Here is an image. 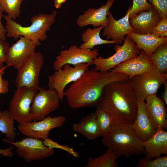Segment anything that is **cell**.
<instances>
[{
	"label": "cell",
	"instance_id": "35",
	"mask_svg": "<svg viewBox=\"0 0 167 167\" xmlns=\"http://www.w3.org/2000/svg\"><path fill=\"white\" fill-rule=\"evenodd\" d=\"M7 68L6 66H4L0 69V94H4L9 91V81L7 79H4L2 78V75L5 73V70ZM2 112L0 110V116Z\"/></svg>",
	"mask_w": 167,
	"mask_h": 167
},
{
	"label": "cell",
	"instance_id": "15",
	"mask_svg": "<svg viewBox=\"0 0 167 167\" xmlns=\"http://www.w3.org/2000/svg\"><path fill=\"white\" fill-rule=\"evenodd\" d=\"M156 67L144 51L141 49L140 54L137 57L121 63L111 71L125 74L131 79L135 75L148 72Z\"/></svg>",
	"mask_w": 167,
	"mask_h": 167
},
{
	"label": "cell",
	"instance_id": "4",
	"mask_svg": "<svg viewBox=\"0 0 167 167\" xmlns=\"http://www.w3.org/2000/svg\"><path fill=\"white\" fill-rule=\"evenodd\" d=\"M57 11L50 14L40 13L31 19V24L24 27L16 22L8 15H3L6 22L5 28L6 36L17 40L21 36L27 37L35 42L37 46L41 45L40 41L47 38V32L56 21Z\"/></svg>",
	"mask_w": 167,
	"mask_h": 167
},
{
	"label": "cell",
	"instance_id": "24",
	"mask_svg": "<svg viewBox=\"0 0 167 167\" xmlns=\"http://www.w3.org/2000/svg\"><path fill=\"white\" fill-rule=\"evenodd\" d=\"M104 27L103 26H101L93 29L88 28L84 31L81 35L82 40L84 43L81 44L79 47L84 49L92 50L96 45L115 44L112 40H104L101 37L100 32Z\"/></svg>",
	"mask_w": 167,
	"mask_h": 167
},
{
	"label": "cell",
	"instance_id": "11",
	"mask_svg": "<svg viewBox=\"0 0 167 167\" xmlns=\"http://www.w3.org/2000/svg\"><path fill=\"white\" fill-rule=\"evenodd\" d=\"M60 98L54 90L39 87L31 106L32 121H39L46 117L59 107Z\"/></svg>",
	"mask_w": 167,
	"mask_h": 167
},
{
	"label": "cell",
	"instance_id": "30",
	"mask_svg": "<svg viewBox=\"0 0 167 167\" xmlns=\"http://www.w3.org/2000/svg\"><path fill=\"white\" fill-rule=\"evenodd\" d=\"M137 167H167V156H160L153 160L146 157L140 158L138 161Z\"/></svg>",
	"mask_w": 167,
	"mask_h": 167
},
{
	"label": "cell",
	"instance_id": "37",
	"mask_svg": "<svg viewBox=\"0 0 167 167\" xmlns=\"http://www.w3.org/2000/svg\"><path fill=\"white\" fill-rule=\"evenodd\" d=\"M3 11L0 8V40L5 41L6 39V29L2 22L3 17Z\"/></svg>",
	"mask_w": 167,
	"mask_h": 167
},
{
	"label": "cell",
	"instance_id": "32",
	"mask_svg": "<svg viewBox=\"0 0 167 167\" xmlns=\"http://www.w3.org/2000/svg\"><path fill=\"white\" fill-rule=\"evenodd\" d=\"M43 142L45 145L49 148L53 149L54 148L61 149L75 157H79L78 152L75 151L73 148L67 146L60 145L57 142H55L48 138L43 140Z\"/></svg>",
	"mask_w": 167,
	"mask_h": 167
},
{
	"label": "cell",
	"instance_id": "27",
	"mask_svg": "<svg viewBox=\"0 0 167 167\" xmlns=\"http://www.w3.org/2000/svg\"><path fill=\"white\" fill-rule=\"evenodd\" d=\"M96 119L102 136L109 131L116 122L111 116L97 105L95 112Z\"/></svg>",
	"mask_w": 167,
	"mask_h": 167
},
{
	"label": "cell",
	"instance_id": "20",
	"mask_svg": "<svg viewBox=\"0 0 167 167\" xmlns=\"http://www.w3.org/2000/svg\"><path fill=\"white\" fill-rule=\"evenodd\" d=\"M137 105V114L132 124V127L136 136L140 140L144 142L151 137L157 129L148 116L145 107V101L138 100Z\"/></svg>",
	"mask_w": 167,
	"mask_h": 167
},
{
	"label": "cell",
	"instance_id": "5",
	"mask_svg": "<svg viewBox=\"0 0 167 167\" xmlns=\"http://www.w3.org/2000/svg\"><path fill=\"white\" fill-rule=\"evenodd\" d=\"M122 45H116L114 47L115 53L107 58L97 56L93 60L94 69L96 71L106 72L118 65L127 60L137 57L140 50L135 42L127 35L126 36Z\"/></svg>",
	"mask_w": 167,
	"mask_h": 167
},
{
	"label": "cell",
	"instance_id": "23",
	"mask_svg": "<svg viewBox=\"0 0 167 167\" xmlns=\"http://www.w3.org/2000/svg\"><path fill=\"white\" fill-rule=\"evenodd\" d=\"M72 129L74 131L90 140L102 136L94 112L82 118L79 122L74 124Z\"/></svg>",
	"mask_w": 167,
	"mask_h": 167
},
{
	"label": "cell",
	"instance_id": "17",
	"mask_svg": "<svg viewBox=\"0 0 167 167\" xmlns=\"http://www.w3.org/2000/svg\"><path fill=\"white\" fill-rule=\"evenodd\" d=\"M129 7L125 15L116 20L112 14L109 11L107 17L109 20L108 25L104 28L102 35L106 37V40L112 39L115 44H121L125 39V36L134 29L131 26L129 20Z\"/></svg>",
	"mask_w": 167,
	"mask_h": 167
},
{
	"label": "cell",
	"instance_id": "33",
	"mask_svg": "<svg viewBox=\"0 0 167 167\" xmlns=\"http://www.w3.org/2000/svg\"><path fill=\"white\" fill-rule=\"evenodd\" d=\"M158 11L162 18L167 17V0H148Z\"/></svg>",
	"mask_w": 167,
	"mask_h": 167
},
{
	"label": "cell",
	"instance_id": "28",
	"mask_svg": "<svg viewBox=\"0 0 167 167\" xmlns=\"http://www.w3.org/2000/svg\"><path fill=\"white\" fill-rule=\"evenodd\" d=\"M14 121L10 116L8 111L2 112L0 116V131L2 134H5L6 139L9 141H13L16 137Z\"/></svg>",
	"mask_w": 167,
	"mask_h": 167
},
{
	"label": "cell",
	"instance_id": "25",
	"mask_svg": "<svg viewBox=\"0 0 167 167\" xmlns=\"http://www.w3.org/2000/svg\"><path fill=\"white\" fill-rule=\"evenodd\" d=\"M118 156L113 152L107 149L100 156L90 158L85 167H116L118 165L116 161Z\"/></svg>",
	"mask_w": 167,
	"mask_h": 167
},
{
	"label": "cell",
	"instance_id": "19",
	"mask_svg": "<svg viewBox=\"0 0 167 167\" xmlns=\"http://www.w3.org/2000/svg\"><path fill=\"white\" fill-rule=\"evenodd\" d=\"M145 101L147 113L153 126L157 129H166L167 113L165 102L156 95L149 96Z\"/></svg>",
	"mask_w": 167,
	"mask_h": 167
},
{
	"label": "cell",
	"instance_id": "3",
	"mask_svg": "<svg viewBox=\"0 0 167 167\" xmlns=\"http://www.w3.org/2000/svg\"><path fill=\"white\" fill-rule=\"evenodd\" d=\"M102 143L118 157L139 156L144 152L143 142L134 133L132 124L116 122L103 136Z\"/></svg>",
	"mask_w": 167,
	"mask_h": 167
},
{
	"label": "cell",
	"instance_id": "6",
	"mask_svg": "<svg viewBox=\"0 0 167 167\" xmlns=\"http://www.w3.org/2000/svg\"><path fill=\"white\" fill-rule=\"evenodd\" d=\"M38 88L22 87L15 91L8 111L11 118L19 124L32 121L30 113L31 106Z\"/></svg>",
	"mask_w": 167,
	"mask_h": 167
},
{
	"label": "cell",
	"instance_id": "31",
	"mask_svg": "<svg viewBox=\"0 0 167 167\" xmlns=\"http://www.w3.org/2000/svg\"><path fill=\"white\" fill-rule=\"evenodd\" d=\"M132 6H130L129 17L143 11L148 10L153 7L148 0H133Z\"/></svg>",
	"mask_w": 167,
	"mask_h": 167
},
{
	"label": "cell",
	"instance_id": "9",
	"mask_svg": "<svg viewBox=\"0 0 167 167\" xmlns=\"http://www.w3.org/2000/svg\"><path fill=\"white\" fill-rule=\"evenodd\" d=\"M2 140L14 146L17 155L26 162L42 160L54 153V149L45 145L43 140L37 139L27 137L15 142L5 138Z\"/></svg>",
	"mask_w": 167,
	"mask_h": 167
},
{
	"label": "cell",
	"instance_id": "38",
	"mask_svg": "<svg viewBox=\"0 0 167 167\" xmlns=\"http://www.w3.org/2000/svg\"><path fill=\"white\" fill-rule=\"evenodd\" d=\"M13 149V147H12L5 149L0 148V157L1 155L3 156H6L10 158L13 155V153L12 151Z\"/></svg>",
	"mask_w": 167,
	"mask_h": 167
},
{
	"label": "cell",
	"instance_id": "40",
	"mask_svg": "<svg viewBox=\"0 0 167 167\" xmlns=\"http://www.w3.org/2000/svg\"><path fill=\"white\" fill-rule=\"evenodd\" d=\"M66 1V0H54V7L57 9L60 8L62 4Z\"/></svg>",
	"mask_w": 167,
	"mask_h": 167
},
{
	"label": "cell",
	"instance_id": "26",
	"mask_svg": "<svg viewBox=\"0 0 167 167\" xmlns=\"http://www.w3.org/2000/svg\"><path fill=\"white\" fill-rule=\"evenodd\" d=\"M148 57L160 72L167 74V43L160 46Z\"/></svg>",
	"mask_w": 167,
	"mask_h": 167
},
{
	"label": "cell",
	"instance_id": "7",
	"mask_svg": "<svg viewBox=\"0 0 167 167\" xmlns=\"http://www.w3.org/2000/svg\"><path fill=\"white\" fill-rule=\"evenodd\" d=\"M167 74H163L156 67L150 71L135 75L130 79L138 100L144 101L149 96L156 95L160 87L166 81Z\"/></svg>",
	"mask_w": 167,
	"mask_h": 167
},
{
	"label": "cell",
	"instance_id": "8",
	"mask_svg": "<svg viewBox=\"0 0 167 167\" xmlns=\"http://www.w3.org/2000/svg\"><path fill=\"white\" fill-rule=\"evenodd\" d=\"M93 64L83 63L73 67L70 65H64L62 69L56 71L48 76V84L49 89L54 90L62 101L65 96L64 89L68 84L78 79Z\"/></svg>",
	"mask_w": 167,
	"mask_h": 167
},
{
	"label": "cell",
	"instance_id": "10",
	"mask_svg": "<svg viewBox=\"0 0 167 167\" xmlns=\"http://www.w3.org/2000/svg\"><path fill=\"white\" fill-rule=\"evenodd\" d=\"M43 56L35 51L18 69L15 81L16 87L38 88L39 77L43 65Z\"/></svg>",
	"mask_w": 167,
	"mask_h": 167
},
{
	"label": "cell",
	"instance_id": "18",
	"mask_svg": "<svg viewBox=\"0 0 167 167\" xmlns=\"http://www.w3.org/2000/svg\"><path fill=\"white\" fill-rule=\"evenodd\" d=\"M114 0H108L106 3L98 9L89 8L84 13L78 16L76 23L80 27L91 25L94 27L103 26L109 23L107 17L109 10L114 2Z\"/></svg>",
	"mask_w": 167,
	"mask_h": 167
},
{
	"label": "cell",
	"instance_id": "16",
	"mask_svg": "<svg viewBox=\"0 0 167 167\" xmlns=\"http://www.w3.org/2000/svg\"><path fill=\"white\" fill-rule=\"evenodd\" d=\"M157 10L153 7L148 10L142 11L129 18L133 32L144 35L152 33L154 28L162 19Z\"/></svg>",
	"mask_w": 167,
	"mask_h": 167
},
{
	"label": "cell",
	"instance_id": "14",
	"mask_svg": "<svg viewBox=\"0 0 167 167\" xmlns=\"http://www.w3.org/2000/svg\"><path fill=\"white\" fill-rule=\"evenodd\" d=\"M15 43L10 46L5 60L7 67H13L18 70L35 52L37 46L30 39L21 36Z\"/></svg>",
	"mask_w": 167,
	"mask_h": 167
},
{
	"label": "cell",
	"instance_id": "34",
	"mask_svg": "<svg viewBox=\"0 0 167 167\" xmlns=\"http://www.w3.org/2000/svg\"><path fill=\"white\" fill-rule=\"evenodd\" d=\"M167 32V17L162 18L153 29L152 33L159 37L162 33Z\"/></svg>",
	"mask_w": 167,
	"mask_h": 167
},
{
	"label": "cell",
	"instance_id": "39",
	"mask_svg": "<svg viewBox=\"0 0 167 167\" xmlns=\"http://www.w3.org/2000/svg\"><path fill=\"white\" fill-rule=\"evenodd\" d=\"M165 90L161 95L162 98L165 105H167V81H166L164 83Z\"/></svg>",
	"mask_w": 167,
	"mask_h": 167
},
{
	"label": "cell",
	"instance_id": "1",
	"mask_svg": "<svg viewBox=\"0 0 167 167\" xmlns=\"http://www.w3.org/2000/svg\"><path fill=\"white\" fill-rule=\"evenodd\" d=\"M128 79L124 74L89 68L72 83L65 92V96L72 109L92 107L98 105L103 90L107 84Z\"/></svg>",
	"mask_w": 167,
	"mask_h": 167
},
{
	"label": "cell",
	"instance_id": "12",
	"mask_svg": "<svg viewBox=\"0 0 167 167\" xmlns=\"http://www.w3.org/2000/svg\"><path fill=\"white\" fill-rule=\"evenodd\" d=\"M66 120L63 116L54 117L49 116L40 120L19 124L17 128L22 135L27 137L43 140L48 138L51 130L61 126Z\"/></svg>",
	"mask_w": 167,
	"mask_h": 167
},
{
	"label": "cell",
	"instance_id": "13",
	"mask_svg": "<svg viewBox=\"0 0 167 167\" xmlns=\"http://www.w3.org/2000/svg\"><path fill=\"white\" fill-rule=\"evenodd\" d=\"M99 54L96 49H84L76 45H72L68 49L60 52L53 63V67L56 71L62 69L66 64L74 66L83 63L93 64V60Z\"/></svg>",
	"mask_w": 167,
	"mask_h": 167
},
{
	"label": "cell",
	"instance_id": "22",
	"mask_svg": "<svg viewBox=\"0 0 167 167\" xmlns=\"http://www.w3.org/2000/svg\"><path fill=\"white\" fill-rule=\"evenodd\" d=\"M135 42L137 47L143 50L148 56L161 45L167 43V37H157L152 33L144 35L133 32L127 35Z\"/></svg>",
	"mask_w": 167,
	"mask_h": 167
},
{
	"label": "cell",
	"instance_id": "2",
	"mask_svg": "<svg viewBox=\"0 0 167 167\" xmlns=\"http://www.w3.org/2000/svg\"><path fill=\"white\" fill-rule=\"evenodd\" d=\"M137 101L128 79L107 84L98 105L117 122L132 124L137 114Z\"/></svg>",
	"mask_w": 167,
	"mask_h": 167
},
{
	"label": "cell",
	"instance_id": "29",
	"mask_svg": "<svg viewBox=\"0 0 167 167\" xmlns=\"http://www.w3.org/2000/svg\"><path fill=\"white\" fill-rule=\"evenodd\" d=\"M24 0H0V8L13 20L20 13L21 3Z\"/></svg>",
	"mask_w": 167,
	"mask_h": 167
},
{
	"label": "cell",
	"instance_id": "21",
	"mask_svg": "<svg viewBox=\"0 0 167 167\" xmlns=\"http://www.w3.org/2000/svg\"><path fill=\"white\" fill-rule=\"evenodd\" d=\"M146 157L152 159L167 154V132L162 129H157L148 139L143 142Z\"/></svg>",
	"mask_w": 167,
	"mask_h": 167
},
{
	"label": "cell",
	"instance_id": "36",
	"mask_svg": "<svg viewBox=\"0 0 167 167\" xmlns=\"http://www.w3.org/2000/svg\"><path fill=\"white\" fill-rule=\"evenodd\" d=\"M9 44L5 41L0 40V69L3 66L6 57L10 47Z\"/></svg>",
	"mask_w": 167,
	"mask_h": 167
}]
</instances>
